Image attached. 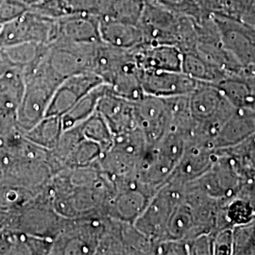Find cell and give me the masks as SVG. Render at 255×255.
<instances>
[{"instance_id":"cell-17","label":"cell","mask_w":255,"mask_h":255,"mask_svg":"<svg viewBox=\"0 0 255 255\" xmlns=\"http://www.w3.org/2000/svg\"><path fill=\"white\" fill-rule=\"evenodd\" d=\"M254 133H255V111L236 108L219 128L212 144L215 148H225L237 145Z\"/></svg>"},{"instance_id":"cell-15","label":"cell","mask_w":255,"mask_h":255,"mask_svg":"<svg viewBox=\"0 0 255 255\" xmlns=\"http://www.w3.org/2000/svg\"><path fill=\"white\" fill-rule=\"evenodd\" d=\"M132 50L140 69L182 70V52L177 46L165 44H144Z\"/></svg>"},{"instance_id":"cell-7","label":"cell","mask_w":255,"mask_h":255,"mask_svg":"<svg viewBox=\"0 0 255 255\" xmlns=\"http://www.w3.org/2000/svg\"><path fill=\"white\" fill-rule=\"evenodd\" d=\"M213 16L222 45L242 65L244 73L255 69V27L222 11L214 12Z\"/></svg>"},{"instance_id":"cell-10","label":"cell","mask_w":255,"mask_h":255,"mask_svg":"<svg viewBox=\"0 0 255 255\" xmlns=\"http://www.w3.org/2000/svg\"><path fill=\"white\" fill-rule=\"evenodd\" d=\"M136 128L146 136L150 146L166 133L173 119L172 98H160L145 94L134 101Z\"/></svg>"},{"instance_id":"cell-36","label":"cell","mask_w":255,"mask_h":255,"mask_svg":"<svg viewBox=\"0 0 255 255\" xmlns=\"http://www.w3.org/2000/svg\"><path fill=\"white\" fill-rule=\"evenodd\" d=\"M22 1H23V2H25L28 7H30L31 5L35 4V3L39 2V1H41V0H22Z\"/></svg>"},{"instance_id":"cell-29","label":"cell","mask_w":255,"mask_h":255,"mask_svg":"<svg viewBox=\"0 0 255 255\" xmlns=\"http://www.w3.org/2000/svg\"><path fill=\"white\" fill-rule=\"evenodd\" d=\"M77 126L80 128L83 136L99 143L103 147L104 151L113 141L114 134L97 111L91 117Z\"/></svg>"},{"instance_id":"cell-32","label":"cell","mask_w":255,"mask_h":255,"mask_svg":"<svg viewBox=\"0 0 255 255\" xmlns=\"http://www.w3.org/2000/svg\"><path fill=\"white\" fill-rule=\"evenodd\" d=\"M213 255H234L233 229L225 228L213 233Z\"/></svg>"},{"instance_id":"cell-19","label":"cell","mask_w":255,"mask_h":255,"mask_svg":"<svg viewBox=\"0 0 255 255\" xmlns=\"http://www.w3.org/2000/svg\"><path fill=\"white\" fill-rule=\"evenodd\" d=\"M101 42L114 47L131 50L145 44L139 26L100 17Z\"/></svg>"},{"instance_id":"cell-25","label":"cell","mask_w":255,"mask_h":255,"mask_svg":"<svg viewBox=\"0 0 255 255\" xmlns=\"http://www.w3.org/2000/svg\"><path fill=\"white\" fill-rule=\"evenodd\" d=\"M217 86L235 108L255 110V91L244 78L231 76Z\"/></svg>"},{"instance_id":"cell-3","label":"cell","mask_w":255,"mask_h":255,"mask_svg":"<svg viewBox=\"0 0 255 255\" xmlns=\"http://www.w3.org/2000/svg\"><path fill=\"white\" fill-rule=\"evenodd\" d=\"M150 146L137 128L114 135L111 145L101 155L100 167L112 181L134 176Z\"/></svg>"},{"instance_id":"cell-21","label":"cell","mask_w":255,"mask_h":255,"mask_svg":"<svg viewBox=\"0 0 255 255\" xmlns=\"http://www.w3.org/2000/svg\"><path fill=\"white\" fill-rule=\"evenodd\" d=\"M181 71L198 82L215 85L231 77L225 71L211 64L195 51L182 53Z\"/></svg>"},{"instance_id":"cell-30","label":"cell","mask_w":255,"mask_h":255,"mask_svg":"<svg viewBox=\"0 0 255 255\" xmlns=\"http://www.w3.org/2000/svg\"><path fill=\"white\" fill-rule=\"evenodd\" d=\"M175 13L199 20L208 12L201 9L195 0H149Z\"/></svg>"},{"instance_id":"cell-34","label":"cell","mask_w":255,"mask_h":255,"mask_svg":"<svg viewBox=\"0 0 255 255\" xmlns=\"http://www.w3.org/2000/svg\"><path fill=\"white\" fill-rule=\"evenodd\" d=\"M212 234H201L197 237L186 239L188 255H213Z\"/></svg>"},{"instance_id":"cell-2","label":"cell","mask_w":255,"mask_h":255,"mask_svg":"<svg viewBox=\"0 0 255 255\" xmlns=\"http://www.w3.org/2000/svg\"><path fill=\"white\" fill-rule=\"evenodd\" d=\"M188 109L195 123L193 137L212 144L219 128L236 108L217 85L201 82L188 96Z\"/></svg>"},{"instance_id":"cell-27","label":"cell","mask_w":255,"mask_h":255,"mask_svg":"<svg viewBox=\"0 0 255 255\" xmlns=\"http://www.w3.org/2000/svg\"><path fill=\"white\" fill-rule=\"evenodd\" d=\"M197 236V226L191 207L182 199L174 209L169 220L167 239L186 240Z\"/></svg>"},{"instance_id":"cell-26","label":"cell","mask_w":255,"mask_h":255,"mask_svg":"<svg viewBox=\"0 0 255 255\" xmlns=\"http://www.w3.org/2000/svg\"><path fill=\"white\" fill-rule=\"evenodd\" d=\"M107 85L102 83L84 96L72 108L61 117L64 130L75 127L85 121L97 111V106L101 96L105 93Z\"/></svg>"},{"instance_id":"cell-23","label":"cell","mask_w":255,"mask_h":255,"mask_svg":"<svg viewBox=\"0 0 255 255\" xmlns=\"http://www.w3.org/2000/svg\"><path fill=\"white\" fill-rule=\"evenodd\" d=\"M64 131L60 117L45 116L32 128L23 132L28 141L47 150L54 149Z\"/></svg>"},{"instance_id":"cell-5","label":"cell","mask_w":255,"mask_h":255,"mask_svg":"<svg viewBox=\"0 0 255 255\" xmlns=\"http://www.w3.org/2000/svg\"><path fill=\"white\" fill-rule=\"evenodd\" d=\"M57 39V20L28 8L0 28V47L26 43L50 45Z\"/></svg>"},{"instance_id":"cell-13","label":"cell","mask_w":255,"mask_h":255,"mask_svg":"<svg viewBox=\"0 0 255 255\" xmlns=\"http://www.w3.org/2000/svg\"><path fill=\"white\" fill-rule=\"evenodd\" d=\"M103 82L93 72L77 74L65 79L55 92L46 116L62 117L89 92Z\"/></svg>"},{"instance_id":"cell-37","label":"cell","mask_w":255,"mask_h":255,"mask_svg":"<svg viewBox=\"0 0 255 255\" xmlns=\"http://www.w3.org/2000/svg\"><path fill=\"white\" fill-rule=\"evenodd\" d=\"M225 1H226V0H221V4H222V5H223V3H224V2H225Z\"/></svg>"},{"instance_id":"cell-8","label":"cell","mask_w":255,"mask_h":255,"mask_svg":"<svg viewBox=\"0 0 255 255\" xmlns=\"http://www.w3.org/2000/svg\"><path fill=\"white\" fill-rule=\"evenodd\" d=\"M219 158L209 170L189 183L210 197L227 201L237 196L247 180L234 159L223 148H219Z\"/></svg>"},{"instance_id":"cell-11","label":"cell","mask_w":255,"mask_h":255,"mask_svg":"<svg viewBox=\"0 0 255 255\" xmlns=\"http://www.w3.org/2000/svg\"><path fill=\"white\" fill-rule=\"evenodd\" d=\"M219 155V148H215L207 141L188 140L182 158L168 180L182 184L194 182L209 170Z\"/></svg>"},{"instance_id":"cell-1","label":"cell","mask_w":255,"mask_h":255,"mask_svg":"<svg viewBox=\"0 0 255 255\" xmlns=\"http://www.w3.org/2000/svg\"><path fill=\"white\" fill-rule=\"evenodd\" d=\"M64 81L48 64L46 54L25 73V91L17 112V126L22 132L46 116L55 92Z\"/></svg>"},{"instance_id":"cell-28","label":"cell","mask_w":255,"mask_h":255,"mask_svg":"<svg viewBox=\"0 0 255 255\" xmlns=\"http://www.w3.org/2000/svg\"><path fill=\"white\" fill-rule=\"evenodd\" d=\"M235 161L247 182L255 180V133L235 146L223 148Z\"/></svg>"},{"instance_id":"cell-16","label":"cell","mask_w":255,"mask_h":255,"mask_svg":"<svg viewBox=\"0 0 255 255\" xmlns=\"http://www.w3.org/2000/svg\"><path fill=\"white\" fill-rule=\"evenodd\" d=\"M100 16L76 14L57 20V40L94 44L101 42Z\"/></svg>"},{"instance_id":"cell-12","label":"cell","mask_w":255,"mask_h":255,"mask_svg":"<svg viewBox=\"0 0 255 255\" xmlns=\"http://www.w3.org/2000/svg\"><path fill=\"white\" fill-rule=\"evenodd\" d=\"M140 82L146 95L160 98L186 96L201 83L182 71L141 69Z\"/></svg>"},{"instance_id":"cell-38","label":"cell","mask_w":255,"mask_h":255,"mask_svg":"<svg viewBox=\"0 0 255 255\" xmlns=\"http://www.w3.org/2000/svg\"><path fill=\"white\" fill-rule=\"evenodd\" d=\"M1 26H2V25H0V28H1Z\"/></svg>"},{"instance_id":"cell-4","label":"cell","mask_w":255,"mask_h":255,"mask_svg":"<svg viewBox=\"0 0 255 255\" xmlns=\"http://www.w3.org/2000/svg\"><path fill=\"white\" fill-rule=\"evenodd\" d=\"M185 185L168 180L155 193L134 221L135 228L151 242L167 239L168 223L174 209L183 199Z\"/></svg>"},{"instance_id":"cell-14","label":"cell","mask_w":255,"mask_h":255,"mask_svg":"<svg viewBox=\"0 0 255 255\" xmlns=\"http://www.w3.org/2000/svg\"><path fill=\"white\" fill-rule=\"evenodd\" d=\"M97 112L114 135L136 128L134 101L114 94L108 86L99 101Z\"/></svg>"},{"instance_id":"cell-22","label":"cell","mask_w":255,"mask_h":255,"mask_svg":"<svg viewBox=\"0 0 255 255\" xmlns=\"http://www.w3.org/2000/svg\"><path fill=\"white\" fill-rule=\"evenodd\" d=\"M145 0H101L100 17L138 26Z\"/></svg>"},{"instance_id":"cell-24","label":"cell","mask_w":255,"mask_h":255,"mask_svg":"<svg viewBox=\"0 0 255 255\" xmlns=\"http://www.w3.org/2000/svg\"><path fill=\"white\" fill-rule=\"evenodd\" d=\"M255 220V207L246 199L236 196L224 201L220 215L221 229L244 226Z\"/></svg>"},{"instance_id":"cell-33","label":"cell","mask_w":255,"mask_h":255,"mask_svg":"<svg viewBox=\"0 0 255 255\" xmlns=\"http://www.w3.org/2000/svg\"><path fill=\"white\" fill-rule=\"evenodd\" d=\"M28 8L22 0H0V25L18 17Z\"/></svg>"},{"instance_id":"cell-35","label":"cell","mask_w":255,"mask_h":255,"mask_svg":"<svg viewBox=\"0 0 255 255\" xmlns=\"http://www.w3.org/2000/svg\"><path fill=\"white\" fill-rule=\"evenodd\" d=\"M201 9L208 13H214L221 10V0H195Z\"/></svg>"},{"instance_id":"cell-20","label":"cell","mask_w":255,"mask_h":255,"mask_svg":"<svg viewBox=\"0 0 255 255\" xmlns=\"http://www.w3.org/2000/svg\"><path fill=\"white\" fill-rule=\"evenodd\" d=\"M101 0H41L29 8L50 18L59 19L76 14L100 16Z\"/></svg>"},{"instance_id":"cell-9","label":"cell","mask_w":255,"mask_h":255,"mask_svg":"<svg viewBox=\"0 0 255 255\" xmlns=\"http://www.w3.org/2000/svg\"><path fill=\"white\" fill-rule=\"evenodd\" d=\"M116 191L110 200L107 217L134 223L143 213L155 192L138 182L134 176L113 181Z\"/></svg>"},{"instance_id":"cell-6","label":"cell","mask_w":255,"mask_h":255,"mask_svg":"<svg viewBox=\"0 0 255 255\" xmlns=\"http://www.w3.org/2000/svg\"><path fill=\"white\" fill-rule=\"evenodd\" d=\"M104 218L66 219L53 239L50 255H96Z\"/></svg>"},{"instance_id":"cell-31","label":"cell","mask_w":255,"mask_h":255,"mask_svg":"<svg viewBox=\"0 0 255 255\" xmlns=\"http://www.w3.org/2000/svg\"><path fill=\"white\" fill-rule=\"evenodd\" d=\"M219 11L248 22L255 16V0H226Z\"/></svg>"},{"instance_id":"cell-18","label":"cell","mask_w":255,"mask_h":255,"mask_svg":"<svg viewBox=\"0 0 255 255\" xmlns=\"http://www.w3.org/2000/svg\"><path fill=\"white\" fill-rule=\"evenodd\" d=\"M53 239L14 229H0V255H50Z\"/></svg>"}]
</instances>
